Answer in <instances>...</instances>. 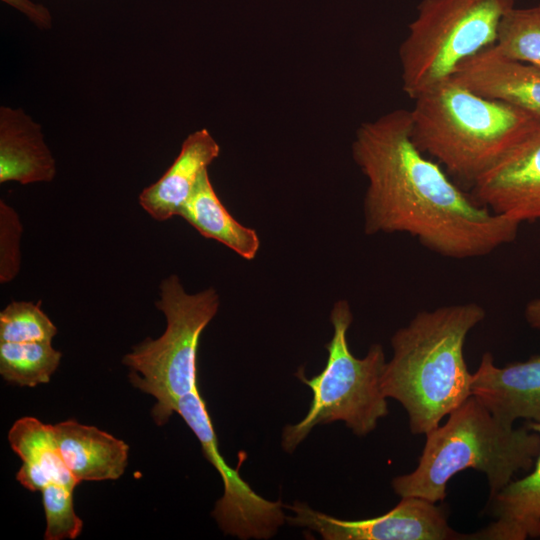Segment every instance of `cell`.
<instances>
[{
    "instance_id": "6da1fadb",
    "label": "cell",
    "mask_w": 540,
    "mask_h": 540,
    "mask_svg": "<svg viewBox=\"0 0 540 540\" xmlns=\"http://www.w3.org/2000/svg\"><path fill=\"white\" fill-rule=\"evenodd\" d=\"M425 155L413 140L410 110L358 127L352 156L368 181L366 234L406 233L452 259L486 256L516 238L520 223L479 204Z\"/></svg>"
},
{
    "instance_id": "7a4b0ae2",
    "label": "cell",
    "mask_w": 540,
    "mask_h": 540,
    "mask_svg": "<svg viewBox=\"0 0 540 540\" xmlns=\"http://www.w3.org/2000/svg\"><path fill=\"white\" fill-rule=\"evenodd\" d=\"M485 315L475 302L422 310L391 337L381 387L405 409L412 434H427L472 396L464 344Z\"/></svg>"
},
{
    "instance_id": "3957f363",
    "label": "cell",
    "mask_w": 540,
    "mask_h": 540,
    "mask_svg": "<svg viewBox=\"0 0 540 540\" xmlns=\"http://www.w3.org/2000/svg\"><path fill=\"white\" fill-rule=\"evenodd\" d=\"M425 436L417 467L391 481L401 498L441 502L450 479L468 468L485 474L491 497L517 472L530 471L540 451L539 433L526 424L519 428L504 424L474 396Z\"/></svg>"
},
{
    "instance_id": "277c9868",
    "label": "cell",
    "mask_w": 540,
    "mask_h": 540,
    "mask_svg": "<svg viewBox=\"0 0 540 540\" xmlns=\"http://www.w3.org/2000/svg\"><path fill=\"white\" fill-rule=\"evenodd\" d=\"M413 101L410 115L417 147L471 187L538 117L451 78Z\"/></svg>"
},
{
    "instance_id": "5b68a950",
    "label": "cell",
    "mask_w": 540,
    "mask_h": 540,
    "mask_svg": "<svg viewBox=\"0 0 540 540\" xmlns=\"http://www.w3.org/2000/svg\"><path fill=\"white\" fill-rule=\"evenodd\" d=\"M352 320L349 303L335 302L330 314L333 335L325 346V368L310 379L302 368L296 372L312 390L313 398L303 419L284 427L281 444L286 452L292 453L317 425L343 421L355 435L365 436L387 416V397L381 387L387 362L384 349L375 343L363 358L355 357L347 341Z\"/></svg>"
},
{
    "instance_id": "8992f818",
    "label": "cell",
    "mask_w": 540,
    "mask_h": 540,
    "mask_svg": "<svg viewBox=\"0 0 540 540\" xmlns=\"http://www.w3.org/2000/svg\"><path fill=\"white\" fill-rule=\"evenodd\" d=\"M215 289L187 293L177 275L160 284L155 306L166 318L164 333L146 338L123 357L131 384L153 396L152 416L158 425L175 413L178 401L197 385V352L200 336L219 308Z\"/></svg>"
},
{
    "instance_id": "52a82bcc",
    "label": "cell",
    "mask_w": 540,
    "mask_h": 540,
    "mask_svg": "<svg viewBox=\"0 0 540 540\" xmlns=\"http://www.w3.org/2000/svg\"><path fill=\"white\" fill-rule=\"evenodd\" d=\"M514 7L515 0H421L399 48L404 93L415 99L495 45L503 17Z\"/></svg>"
},
{
    "instance_id": "ba28073f",
    "label": "cell",
    "mask_w": 540,
    "mask_h": 540,
    "mask_svg": "<svg viewBox=\"0 0 540 540\" xmlns=\"http://www.w3.org/2000/svg\"><path fill=\"white\" fill-rule=\"evenodd\" d=\"M178 413L198 438L204 457L218 471L224 486L223 496L216 502L212 516L228 535L247 539H269L285 523L284 505L257 494L232 468L218 449L217 436L198 387L177 403Z\"/></svg>"
},
{
    "instance_id": "9c48e42d",
    "label": "cell",
    "mask_w": 540,
    "mask_h": 540,
    "mask_svg": "<svg viewBox=\"0 0 540 540\" xmlns=\"http://www.w3.org/2000/svg\"><path fill=\"white\" fill-rule=\"evenodd\" d=\"M294 526L318 533L326 540H457L463 534L448 524L442 507L420 497H402L390 511L377 517L344 520L316 511L305 503L288 506Z\"/></svg>"
},
{
    "instance_id": "30bf717a",
    "label": "cell",
    "mask_w": 540,
    "mask_h": 540,
    "mask_svg": "<svg viewBox=\"0 0 540 540\" xmlns=\"http://www.w3.org/2000/svg\"><path fill=\"white\" fill-rule=\"evenodd\" d=\"M472 197L518 223L540 219V117L473 184Z\"/></svg>"
},
{
    "instance_id": "8fae6325",
    "label": "cell",
    "mask_w": 540,
    "mask_h": 540,
    "mask_svg": "<svg viewBox=\"0 0 540 540\" xmlns=\"http://www.w3.org/2000/svg\"><path fill=\"white\" fill-rule=\"evenodd\" d=\"M471 394L504 424L540 423V355L499 367L485 352L472 373Z\"/></svg>"
},
{
    "instance_id": "7c38bea8",
    "label": "cell",
    "mask_w": 540,
    "mask_h": 540,
    "mask_svg": "<svg viewBox=\"0 0 540 540\" xmlns=\"http://www.w3.org/2000/svg\"><path fill=\"white\" fill-rule=\"evenodd\" d=\"M451 79L540 117V67L509 58L495 45L462 63Z\"/></svg>"
},
{
    "instance_id": "4fadbf2b",
    "label": "cell",
    "mask_w": 540,
    "mask_h": 540,
    "mask_svg": "<svg viewBox=\"0 0 540 540\" xmlns=\"http://www.w3.org/2000/svg\"><path fill=\"white\" fill-rule=\"evenodd\" d=\"M219 153L220 146L207 129L188 135L172 165L140 193V206L157 221L180 216L200 176Z\"/></svg>"
},
{
    "instance_id": "5bb4252c",
    "label": "cell",
    "mask_w": 540,
    "mask_h": 540,
    "mask_svg": "<svg viewBox=\"0 0 540 540\" xmlns=\"http://www.w3.org/2000/svg\"><path fill=\"white\" fill-rule=\"evenodd\" d=\"M56 175L55 159L41 126L21 108H0V183L26 185L50 182Z\"/></svg>"
},
{
    "instance_id": "9a60e30c",
    "label": "cell",
    "mask_w": 540,
    "mask_h": 540,
    "mask_svg": "<svg viewBox=\"0 0 540 540\" xmlns=\"http://www.w3.org/2000/svg\"><path fill=\"white\" fill-rule=\"evenodd\" d=\"M54 432L64 463L79 483L123 475L129 451L123 440L75 420L55 424Z\"/></svg>"
},
{
    "instance_id": "2e32d148",
    "label": "cell",
    "mask_w": 540,
    "mask_h": 540,
    "mask_svg": "<svg viewBox=\"0 0 540 540\" xmlns=\"http://www.w3.org/2000/svg\"><path fill=\"white\" fill-rule=\"evenodd\" d=\"M526 425L540 434V423ZM534 469L510 481L490 497L489 513L494 521L483 529L463 534V540H525L540 537V451Z\"/></svg>"
},
{
    "instance_id": "e0dca14e",
    "label": "cell",
    "mask_w": 540,
    "mask_h": 540,
    "mask_svg": "<svg viewBox=\"0 0 540 540\" xmlns=\"http://www.w3.org/2000/svg\"><path fill=\"white\" fill-rule=\"evenodd\" d=\"M8 441L22 460L16 479L26 489L41 491L50 483H58L74 490L79 484L61 456L54 425L22 417L10 428Z\"/></svg>"
},
{
    "instance_id": "ac0fdd59",
    "label": "cell",
    "mask_w": 540,
    "mask_h": 540,
    "mask_svg": "<svg viewBox=\"0 0 540 540\" xmlns=\"http://www.w3.org/2000/svg\"><path fill=\"white\" fill-rule=\"evenodd\" d=\"M180 216L202 236L222 243L244 259H254L259 250L256 231L239 223L225 208L207 170L200 176Z\"/></svg>"
},
{
    "instance_id": "d6986e66",
    "label": "cell",
    "mask_w": 540,
    "mask_h": 540,
    "mask_svg": "<svg viewBox=\"0 0 540 540\" xmlns=\"http://www.w3.org/2000/svg\"><path fill=\"white\" fill-rule=\"evenodd\" d=\"M61 357L52 342H0V374L6 382L21 387L46 384Z\"/></svg>"
},
{
    "instance_id": "ffe728a7",
    "label": "cell",
    "mask_w": 540,
    "mask_h": 540,
    "mask_svg": "<svg viewBox=\"0 0 540 540\" xmlns=\"http://www.w3.org/2000/svg\"><path fill=\"white\" fill-rule=\"evenodd\" d=\"M495 46L509 58L540 67V3L512 8L500 23Z\"/></svg>"
},
{
    "instance_id": "44dd1931",
    "label": "cell",
    "mask_w": 540,
    "mask_h": 540,
    "mask_svg": "<svg viewBox=\"0 0 540 540\" xmlns=\"http://www.w3.org/2000/svg\"><path fill=\"white\" fill-rule=\"evenodd\" d=\"M41 302L12 301L0 312V342H52L57 328Z\"/></svg>"
},
{
    "instance_id": "7402d4cb",
    "label": "cell",
    "mask_w": 540,
    "mask_h": 540,
    "mask_svg": "<svg viewBox=\"0 0 540 540\" xmlns=\"http://www.w3.org/2000/svg\"><path fill=\"white\" fill-rule=\"evenodd\" d=\"M73 492L58 483H50L41 490L46 518L45 540H72L81 533L83 521L74 510Z\"/></svg>"
},
{
    "instance_id": "603a6c76",
    "label": "cell",
    "mask_w": 540,
    "mask_h": 540,
    "mask_svg": "<svg viewBox=\"0 0 540 540\" xmlns=\"http://www.w3.org/2000/svg\"><path fill=\"white\" fill-rule=\"evenodd\" d=\"M22 223L18 213L3 199L0 200V282L8 283L21 267Z\"/></svg>"
},
{
    "instance_id": "cb8c5ba5",
    "label": "cell",
    "mask_w": 540,
    "mask_h": 540,
    "mask_svg": "<svg viewBox=\"0 0 540 540\" xmlns=\"http://www.w3.org/2000/svg\"><path fill=\"white\" fill-rule=\"evenodd\" d=\"M25 15L31 22L41 29H50L52 16L50 11L43 5L31 0H1Z\"/></svg>"
},
{
    "instance_id": "d4e9b609",
    "label": "cell",
    "mask_w": 540,
    "mask_h": 540,
    "mask_svg": "<svg viewBox=\"0 0 540 540\" xmlns=\"http://www.w3.org/2000/svg\"><path fill=\"white\" fill-rule=\"evenodd\" d=\"M526 322L534 329L540 330V298L527 303L524 311Z\"/></svg>"
}]
</instances>
